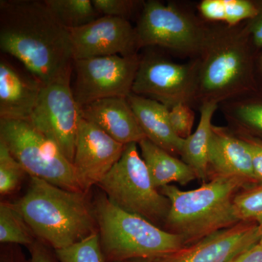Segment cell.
Listing matches in <instances>:
<instances>
[{"instance_id": "cell-13", "label": "cell", "mask_w": 262, "mask_h": 262, "mask_svg": "<svg viewBox=\"0 0 262 262\" xmlns=\"http://www.w3.org/2000/svg\"><path fill=\"white\" fill-rule=\"evenodd\" d=\"M125 146L92 122L82 119L72 164L84 192L98 186L120 159Z\"/></svg>"}, {"instance_id": "cell-28", "label": "cell", "mask_w": 262, "mask_h": 262, "mask_svg": "<svg viewBox=\"0 0 262 262\" xmlns=\"http://www.w3.org/2000/svg\"><path fill=\"white\" fill-rule=\"evenodd\" d=\"M101 16H111L129 20L140 15L145 1L141 0H92Z\"/></svg>"}, {"instance_id": "cell-27", "label": "cell", "mask_w": 262, "mask_h": 262, "mask_svg": "<svg viewBox=\"0 0 262 262\" xmlns=\"http://www.w3.org/2000/svg\"><path fill=\"white\" fill-rule=\"evenodd\" d=\"M234 210L239 220L262 225V185L241 191L234 200Z\"/></svg>"}, {"instance_id": "cell-35", "label": "cell", "mask_w": 262, "mask_h": 262, "mask_svg": "<svg viewBox=\"0 0 262 262\" xmlns=\"http://www.w3.org/2000/svg\"><path fill=\"white\" fill-rule=\"evenodd\" d=\"M0 262H20L18 258L12 252H6L2 253L1 261Z\"/></svg>"}, {"instance_id": "cell-34", "label": "cell", "mask_w": 262, "mask_h": 262, "mask_svg": "<svg viewBox=\"0 0 262 262\" xmlns=\"http://www.w3.org/2000/svg\"><path fill=\"white\" fill-rule=\"evenodd\" d=\"M255 76H256L257 89L262 91V50L256 53L255 63Z\"/></svg>"}, {"instance_id": "cell-14", "label": "cell", "mask_w": 262, "mask_h": 262, "mask_svg": "<svg viewBox=\"0 0 262 262\" xmlns=\"http://www.w3.org/2000/svg\"><path fill=\"white\" fill-rule=\"evenodd\" d=\"M260 227L256 222L241 221L217 231L201 241L182 248L158 262H231L258 244Z\"/></svg>"}, {"instance_id": "cell-33", "label": "cell", "mask_w": 262, "mask_h": 262, "mask_svg": "<svg viewBox=\"0 0 262 262\" xmlns=\"http://www.w3.org/2000/svg\"><path fill=\"white\" fill-rule=\"evenodd\" d=\"M231 262H262V246L259 244L255 245Z\"/></svg>"}, {"instance_id": "cell-36", "label": "cell", "mask_w": 262, "mask_h": 262, "mask_svg": "<svg viewBox=\"0 0 262 262\" xmlns=\"http://www.w3.org/2000/svg\"><path fill=\"white\" fill-rule=\"evenodd\" d=\"M117 262H158V258H151V259H143V258H136V259L125 260V261Z\"/></svg>"}, {"instance_id": "cell-21", "label": "cell", "mask_w": 262, "mask_h": 262, "mask_svg": "<svg viewBox=\"0 0 262 262\" xmlns=\"http://www.w3.org/2000/svg\"><path fill=\"white\" fill-rule=\"evenodd\" d=\"M229 127L262 139V91L255 90L219 104Z\"/></svg>"}, {"instance_id": "cell-24", "label": "cell", "mask_w": 262, "mask_h": 262, "mask_svg": "<svg viewBox=\"0 0 262 262\" xmlns=\"http://www.w3.org/2000/svg\"><path fill=\"white\" fill-rule=\"evenodd\" d=\"M35 235L24 220L14 203H0V242L31 247L35 244Z\"/></svg>"}, {"instance_id": "cell-25", "label": "cell", "mask_w": 262, "mask_h": 262, "mask_svg": "<svg viewBox=\"0 0 262 262\" xmlns=\"http://www.w3.org/2000/svg\"><path fill=\"white\" fill-rule=\"evenodd\" d=\"M56 255L59 262H106L98 232L70 247L56 250Z\"/></svg>"}, {"instance_id": "cell-19", "label": "cell", "mask_w": 262, "mask_h": 262, "mask_svg": "<svg viewBox=\"0 0 262 262\" xmlns=\"http://www.w3.org/2000/svg\"><path fill=\"white\" fill-rule=\"evenodd\" d=\"M138 145L140 148L141 155L146 164L150 178L156 189L170 185L172 182L187 185L198 179L192 169L187 163L149 139H143Z\"/></svg>"}, {"instance_id": "cell-11", "label": "cell", "mask_w": 262, "mask_h": 262, "mask_svg": "<svg viewBox=\"0 0 262 262\" xmlns=\"http://www.w3.org/2000/svg\"><path fill=\"white\" fill-rule=\"evenodd\" d=\"M140 56H110L75 60L72 92L80 107L103 98H127L132 93Z\"/></svg>"}, {"instance_id": "cell-32", "label": "cell", "mask_w": 262, "mask_h": 262, "mask_svg": "<svg viewBox=\"0 0 262 262\" xmlns=\"http://www.w3.org/2000/svg\"><path fill=\"white\" fill-rule=\"evenodd\" d=\"M30 248V258L28 262H55L50 251L42 243L32 245Z\"/></svg>"}, {"instance_id": "cell-26", "label": "cell", "mask_w": 262, "mask_h": 262, "mask_svg": "<svg viewBox=\"0 0 262 262\" xmlns=\"http://www.w3.org/2000/svg\"><path fill=\"white\" fill-rule=\"evenodd\" d=\"M26 173L22 165L15 159L3 141L0 140V194L15 192Z\"/></svg>"}, {"instance_id": "cell-30", "label": "cell", "mask_w": 262, "mask_h": 262, "mask_svg": "<svg viewBox=\"0 0 262 262\" xmlns=\"http://www.w3.org/2000/svg\"><path fill=\"white\" fill-rule=\"evenodd\" d=\"M233 130V129H232ZM242 138L249 147L252 157L253 170L256 177V185H262V139L250 135L242 131L234 130Z\"/></svg>"}, {"instance_id": "cell-2", "label": "cell", "mask_w": 262, "mask_h": 262, "mask_svg": "<svg viewBox=\"0 0 262 262\" xmlns=\"http://www.w3.org/2000/svg\"><path fill=\"white\" fill-rule=\"evenodd\" d=\"M211 24L209 34L198 58L196 108L205 103L220 104L257 89L256 52L244 23L229 27Z\"/></svg>"}, {"instance_id": "cell-18", "label": "cell", "mask_w": 262, "mask_h": 262, "mask_svg": "<svg viewBox=\"0 0 262 262\" xmlns=\"http://www.w3.org/2000/svg\"><path fill=\"white\" fill-rule=\"evenodd\" d=\"M127 101L146 139L174 156L181 155L184 139L172 128L169 108L159 101L133 93Z\"/></svg>"}, {"instance_id": "cell-12", "label": "cell", "mask_w": 262, "mask_h": 262, "mask_svg": "<svg viewBox=\"0 0 262 262\" xmlns=\"http://www.w3.org/2000/svg\"><path fill=\"white\" fill-rule=\"evenodd\" d=\"M75 60L138 54L135 27L129 20L101 16L83 27L69 29Z\"/></svg>"}, {"instance_id": "cell-9", "label": "cell", "mask_w": 262, "mask_h": 262, "mask_svg": "<svg viewBox=\"0 0 262 262\" xmlns=\"http://www.w3.org/2000/svg\"><path fill=\"white\" fill-rule=\"evenodd\" d=\"M198 61L177 63L155 53L140 56L133 94L163 103L169 110L180 103L196 108Z\"/></svg>"}, {"instance_id": "cell-10", "label": "cell", "mask_w": 262, "mask_h": 262, "mask_svg": "<svg viewBox=\"0 0 262 262\" xmlns=\"http://www.w3.org/2000/svg\"><path fill=\"white\" fill-rule=\"evenodd\" d=\"M71 77L42 86L31 123L58 146L72 163L81 120V107L76 101Z\"/></svg>"}, {"instance_id": "cell-22", "label": "cell", "mask_w": 262, "mask_h": 262, "mask_svg": "<svg viewBox=\"0 0 262 262\" xmlns=\"http://www.w3.org/2000/svg\"><path fill=\"white\" fill-rule=\"evenodd\" d=\"M196 7L205 21L229 27L251 20L258 13L255 0H202Z\"/></svg>"}, {"instance_id": "cell-29", "label": "cell", "mask_w": 262, "mask_h": 262, "mask_svg": "<svg viewBox=\"0 0 262 262\" xmlns=\"http://www.w3.org/2000/svg\"><path fill=\"white\" fill-rule=\"evenodd\" d=\"M195 113L194 108L185 103L176 105L169 110V120L179 137L186 139L192 134Z\"/></svg>"}, {"instance_id": "cell-4", "label": "cell", "mask_w": 262, "mask_h": 262, "mask_svg": "<svg viewBox=\"0 0 262 262\" xmlns=\"http://www.w3.org/2000/svg\"><path fill=\"white\" fill-rule=\"evenodd\" d=\"M248 187L237 177H214L193 190L182 191L174 185L160 188L170 203L163 229L182 237L187 246L237 225L241 221L234 210V198Z\"/></svg>"}, {"instance_id": "cell-3", "label": "cell", "mask_w": 262, "mask_h": 262, "mask_svg": "<svg viewBox=\"0 0 262 262\" xmlns=\"http://www.w3.org/2000/svg\"><path fill=\"white\" fill-rule=\"evenodd\" d=\"M30 177L27 192L14 204L41 242L56 251L97 233L93 203L84 193Z\"/></svg>"}, {"instance_id": "cell-8", "label": "cell", "mask_w": 262, "mask_h": 262, "mask_svg": "<svg viewBox=\"0 0 262 262\" xmlns=\"http://www.w3.org/2000/svg\"><path fill=\"white\" fill-rule=\"evenodd\" d=\"M98 186L118 208L158 227L165 224L170 201L153 185L136 143L125 145L120 159Z\"/></svg>"}, {"instance_id": "cell-1", "label": "cell", "mask_w": 262, "mask_h": 262, "mask_svg": "<svg viewBox=\"0 0 262 262\" xmlns=\"http://www.w3.org/2000/svg\"><path fill=\"white\" fill-rule=\"evenodd\" d=\"M0 48L18 58L43 85L73 72L70 32L44 1H0Z\"/></svg>"}, {"instance_id": "cell-17", "label": "cell", "mask_w": 262, "mask_h": 262, "mask_svg": "<svg viewBox=\"0 0 262 262\" xmlns=\"http://www.w3.org/2000/svg\"><path fill=\"white\" fill-rule=\"evenodd\" d=\"M43 84L24 75L5 58L0 61V119L29 120Z\"/></svg>"}, {"instance_id": "cell-5", "label": "cell", "mask_w": 262, "mask_h": 262, "mask_svg": "<svg viewBox=\"0 0 262 262\" xmlns=\"http://www.w3.org/2000/svg\"><path fill=\"white\" fill-rule=\"evenodd\" d=\"M92 203L106 262L163 258L186 246L180 236L118 208L105 194Z\"/></svg>"}, {"instance_id": "cell-37", "label": "cell", "mask_w": 262, "mask_h": 262, "mask_svg": "<svg viewBox=\"0 0 262 262\" xmlns=\"http://www.w3.org/2000/svg\"><path fill=\"white\" fill-rule=\"evenodd\" d=\"M259 227H260V232H261V237H260V241H259V242H258V244L261 245V246H262V225H259Z\"/></svg>"}, {"instance_id": "cell-7", "label": "cell", "mask_w": 262, "mask_h": 262, "mask_svg": "<svg viewBox=\"0 0 262 262\" xmlns=\"http://www.w3.org/2000/svg\"><path fill=\"white\" fill-rule=\"evenodd\" d=\"M0 140L30 177L67 190L86 194L73 164L29 120L0 119Z\"/></svg>"}, {"instance_id": "cell-15", "label": "cell", "mask_w": 262, "mask_h": 262, "mask_svg": "<svg viewBox=\"0 0 262 262\" xmlns=\"http://www.w3.org/2000/svg\"><path fill=\"white\" fill-rule=\"evenodd\" d=\"M208 167V179L237 177L251 187L256 185L249 147L229 126L213 125Z\"/></svg>"}, {"instance_id": "cell-31", "label": "cell", "mask_w": 262, "mask_h": 262, "mask_svg": "<svg viewBox=\"0 0 262 262\" xmlns=\"http://www.w3.org/2000/svg\"><path fill=\"white\" fill-rule=\"evenodd\" d=\"M257 15L251 20L244 22L245 29L256 52L262 50V0H255Z\"/></svg>"}, {"instance_id": "cell-20", "label": "cell", "mask_w": 262, "mask_h": 262, "mask_svg": "<svg viewBox=\"0 0 262 262\" xmlns=\"http://www.w3.org/2000/svg\"><path fill=\"white\" fill-rule=\"evenodd\" d=\"M201 114L196 130L184 139L180 156L195 173L196 179L205 183L208 179V151L212 135V119L219 105L205 103L198 108Z\"/></svg>"}, {"instance_id": "cell-6", "label": "cell", "mask_w": 262, "mask_h": 262, "mask_svg": "<svg viewBox=\"0 0 262 262\" xmlns=\"http://www.w3.org/2000/svg\"><path fill=\"white\" fill-rule=\"evenodd\" d=\"M210 27L187 4L148 0L135 27L138 48L158 46L195 59L204 48Z\"/></svg>"}, {"instance_id": "cell-23", "label": "cell", "mask_w": 262, "mask_h": 262, "mask_svg": "<svg viewBox=\"0 0 262 262\" xmlns=\"http://www.w3.org/2000/svg\"><path fill=\"white\" fill-rule=\"evenodd\" d=\"M44 3L67 29L83 27L101 17L92 0H45Z\"/></svg>"}, {"instance_id": "cell-16", "label": "cell", "mask_w": 262, "mask_h": 262, "mask_svg": "<svg viewBox=\"0 0 262 262\" xmlns=\"http://www.w3.org/2000/svg\"><path fill=\"white\" fill-rule=\"evenodd\" d=\"M82 118L94 123L120 144H139L146 139L127 98L98 100L81 107Z\"/></svg>"}]
</instances>
